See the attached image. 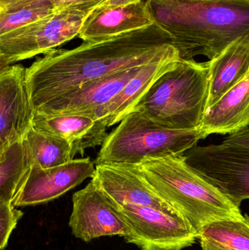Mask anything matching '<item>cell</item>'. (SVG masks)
I'll return each instance as SVG.
<instances>
[{
	"label": "cell",
	"instance_id": "cell-12",
	"mask_svg": "<svg viewBox=\"0 0 249 250\" xmlns=\"http://www.w3.org/2000/svg\"><path fill=\"white\" fill-rule=\"evenodd\" d=\"M92 180L115 205L146 206L178 212L152 189L137 165H98Z\"/></svg>",
	"mask_w": 249,
	"mask_h": 250
},
{
	"label": "cell",
	"instance_id": "cell-17",
	"mask_svg": "<svg viewBox=\"0 0 249 250\" xmlns=\"http://www.w3.org/2000/svg\"><path fill=\"white\" fill-rule=\"evenodd\" d=\"M249 126V73L206 109L199 129L212 134H232Z\"/></svg>",
	"mask_w": 249,
	"mask_h": 250
},
{
	"label": "cell",
	"instance_id": "cell-5",
	"mask_svg": "<svg viewBox=\"0 0 249 250\" xmlns=\"http://www.w3.org/2000/svg\"><path fill=\"white\" fill-rule=\"evenodd\" d=\"M206 138L201 129H169L132 111L108 134L95 163L139 165L146 157L184 154Z\"/></svg>",
	"mask_w": 249,
	"mask_h": 250
},
{
	"label": "cell",
	"instance_id": "cell-20",
	"mask_svg": "<svg viewBox=\"0 0 249 250\" xmlns=\"http://www.w3.org/2000/svg\"><path fill=\"white\" fill-rule=\"evenodd\" d=\"M34 164L42 168L57 167L74 160L71 146L61 138L38 130L33 126L26 134Z\"/></svg>",
	"mask_w": 249,
	"mask_h": 250
},
{
	"label": "cell",
	"instance_id": "cell-10",
	"mask_svg": "<svg viewBox=\"0 0 249 250\" xmlns=\"http://www.w3.org/2000/svg\"><path fill=\"white\" fill-rule=\"evenodd\" d=\"M35 114L26 68L12 64L0 69V149L24 139Z\"/></svg>",
	"mask_w": 249,
	"mask_h": 250
},
{
	"label": "cell",
	"instance_id": "cell-4",
	"mask_svg": "<svg viewBox=\"0 0 249 250\" xmlns=\"http://www.w3.org/2000/svg\"><path fill=\"white\" fill-rule=\"evenodd\" d=\"M209 84V62L181 59L155 82L132 111L169 129H199L207 108Z\"/></svg>",
	"mask_w": 249,
	"mask_h": 250
},
{
	"label": "cell",
	"instance_id": "cell-3",
	"mask_svg": "<svg viewBox=\"0 0 249 250\" xmlns=\"http://www.w3.org/2000/svg\"><path fill=\"white\" fill-rule=\"evenodd\" d=\"M137 166L152 189L198 235L211 223L244 217L240 207L196 172L184 154L146 157Z\"/></svg>",
	"mask_w": 249,
	"mask_h": 250
},
{
	"label": "cell",
	"instance_id": "cell-6",
	"mask_svg": "<svg viewBox=\"0 0 249 250\" xmlns=\"http://www.w3.org/2000/svg\"><path fill=\"white\" fill-rule=\"evenodd\" d=\"M98 6L84 4L55 10L35 23L0 35V69L47 54L78 37L85 21Z\"/></svg>",
	"mask_w": 249,
	"mask_h": 250
},
{
	"label": "cell",
	"instance_id": "cell-22",
	"mask_svg": "<svg viewBox=\"0 0 249 250\" xmlns=\"http://www.w3.org/2000/svg\"><path fill=\"white\" fill-rule=\"evenodd\" d=\"M54 11L51 0H29L0 8V35L35 23Z\"/></svg>",
	"mask_w": 249,
	"mask_h": 250
},
{
	"label": "cell",
	"instance_id": "cell-11",
	"mask_svg": "<svg viewBox=\"0 0 249 250\" xmlns=\"http://www.w3.org/2000/svg\"><path fill=\"white\" fill-rule=\"evenodd\" d=\"M96 173V165L89 157L42 168L33 164L30 173L16 195L15 207H32L51 202L83 183Z\"/></svg>",
	"mask_w": 249,
	"mask_h": 250
},
{
	"label": "cell",
	"instance_id": "cell-26",
	"mask_svg": "<svg viewBox=\"0 0 249 250\" xmlns=\"http://www.w3.org/2000/svg\"><path fill=\"white\" fill-rule=\"evenodd\" d=\"M141 1L142 0H107L100 5L102 7H115L137 4Z\"/></svg>",
	"mask_w": 249,
	"mask_h": 250
},
{
	"label": "cell",
	"instance_id": "cell-28",
	"mask_svg": "<svg viewBox=\"0 0 249 250\" xmlns=\"http://www.w3.org/2000/svg\"><path fill=\"white\" fill-rule=\"evenodd\" d=\"M26 1H29V0H0V8Z\"/></svg>",
	"mask_w": 249,
	"mask_h": 250
},
{
	"label": "cell",
	"instance_id": "cell-1",
	"mask_svg": "<svg viewBox=\"0 0 249 250\" xmlns=\"http://www.w3.org/2000/svg\"><path fill=\"white\" fill-rule=\"evenodd\" d=\"M178 55L171 35L153 23L73 49L53 50L26 68V80L36 110L88 82Z\"/></svg>",
	"mask_w": 249,
	"mask_h": 250
},
{
	"label": "cell",
	"instance_id": "cell-13",
	"mask_svg": "<svg viewBox=\"0 0 249 250\" xmlns=\"http://www.w3.org/2000/svg\"><path fill=\"white\" fill-rule=\"evenodd\" d=\"M143 66L121 70L88 82L35 111L47 115L80 114L89 116L114 99Z\"/></svg>",
	"mask_w": 249,
	"mask_h": 250
},
{
	"label": "cell",
	"instance_id": "cell-8",
	"mask_svg": "<svg viewBox=\"0 0 249 250\" xmlns=\"http://www.w3.org/2000/svg\"><path fill=\"white\" fill-rule=\"evenodd\" d=\"M184 156L196 172L237 207L249 199V149L223 144L196 145Z\"/></svg>",
	"mask_w": 249,
	"mask_h": 250
},
{
	"label": "cell",
	"instance_id": "cell-18",
	"mask_svg": "<svg viewBox=\"0 0 249 250\" xmlns=\"http://www.w3.org/2000/svg\"><path fill=\"white\" fill-rule=\"evenodd\" d=\"M249 73V34L227 47L209 61V98L207 109L225 92Z\"/></svg>",
	"mask_w": 249,
	"mask_h": 250
},
{
	"label": "cell",
	"instance_id": "cell-21",
	"mask_svg": "<svg viewBox=\"0 0 249 250\" xmlns=\"http://www.w3.org/2000/svg\"><path fill=\"white\" fill-rule=\"evenodd\" d=\"M198 239L234 250H249V216L211 223L200 231Z\"/></svg>",
	"mask_w": 249,
	"mask_h": 250
},
{
	"label": "cell",
	"instance_id": "cell-27",
	"mask_svg": "<svg viewBox=\"0 0 249 250\" xmlns=\"http://www.w3.org/2000/svg\"><path fill=\"white\" fill-rule=\"evenodd\" d=\"M200 243L202 250H234L230 249V248L210 243V242H206V241H200Z\"/></svg>",
	"mask_w": 249,
	"mask_h": 250
},
{
	"label": "cell",
	"instance_id": "cell-19",
	"mask_svg": "<svg viewBox=\"0 0 249 250\" xmlns=\"http://www.w3.org/2000/svg\"><path fill=\"white\" fill-rule=\"evenodd\" d=\"M33 164V157L25 138L0 149V202L13 204Z\"/></svg>",
	"mask_w": 249,
	"mask_h": 250
},
{
	"label": "cell",
	"instance_id": "cell-24",
	"mask_svg": "<svg viewBox=\"0 0 249 250\" xmlns=\"http://www.w3.org/2000/svg\"><path fill=\"white\" fill-rule=\"evenodd\" d=\"M222 144L249 149V126L227 137Z\"/></svg>",
	"mask_w": 249,
	"mask_h": 250
},
{
	"label": "cell",
	"instance_id": "cell-15",
	"mask_svg": "<svg viewBox=\"0 0 249 250\" xmlns=\"http://www.w3.org/2000/svg\"><path fill=\"white\" fill-rule=\"evenodd\" d=\"M33 126L67 141L76 155H83L87 148L102 146L108 135L104 122L84 114L47 115L35 111Z\"/></svg>",
	"mask_w": 249,
	"mask_h": 250
},
{
	"label": "cell",
	"instance_id": "cell-9",
	"mask_svg": "<svg viewBox=\"0 0 249 250\" xmlns=\"http://www.w3.org/2000/svg\"><path fill=\"white\" fill-rule=\"evenodd\" d=\"M69 226L73 236L85 242L102 236L124 238L129 233L115 206L92 180L73 195Z\"/></svg>",
	"mask_w": 249,
	"mask_h": 250
},
{
	"label": "cell",
	"instance_id": "cell-25",
	"mask_svg": "<svg viewBox=\"0 0 249 250\" xmlns=\"http://www.w3.org/2000/svg\"><path fill=\"white\" fill-rule=\"evenodd\" d=\"M107 0H51L55 7V10H61L73 6L84 5V4H98L100 5Z\"/></svg>",
	"mask_w": 249,
	"mask_h": 250
},
{
	"label": "cell",
	"instance_id": "cell-16",
	"mask_svg": "<svg viewBox=\"0 0 249 250\" xmlns=\"http://www.w3.org/2000/svg\"><path fill=\"white\" fill-rule=\"evenodd\" d=\"M180 60L179 55L174 56L143 66L114 99L89 117L104 122L108 127L121 123L134 109L155 82L162 75L174 68Z\"/></svg>",
	"mask_w": 249,
	"mask_h": 250
},
{
	"label": "cell",
	"instance_id": "cell-7",
	"mask_svg": "<svg viewBox=\"0 0 249 250\" xmlns=\"http://www.w3.org/2000/svg\"><path fill=\"white\" fill-rule=\"evenodd\" d=\"M114 205L128 227L124 241L141 250H182L199 239L198 233L178 212L133 204Z\"/></svg>",
	"mask_w": 249,
	"mask_h": 250
},
{
	"label": "cell",
	"instance_id": "cell-14",
	"mask_svg": "<svg viewBox=\"0 0 249 250\" xmlns=\"http://www.w3.org/2000/svg\"><path fill=\"white\" fill-rule=\"evenodd\" d=\"M153 23L146 1L115 7L99 5L85 21L78 38L83 42H96L148 27Z\"/></svg>",
	"mask_w": 249,
	"mask_h": 250
},
{
	"label": "cell",
	"instance_id": "cell-2",
	"mask_svg": "<svg viewBox=\"0 0 249 250\" xmlns=\"http://www.w3.org/2000/svg\"><path fill=\"white\" fill-rule=\"evenodd\" d=\"M153 23L168 32L180 58H216L249 34V0H146Z\"/></svg>",
	"mask_w": 249,
	"mask_h": 250
},
{
	"label": "cell",
	"instance_id": "cell-23",
	"mask_svg": "<svg viewBox=\"0 0 249 250\" xmlns=\"http://www.w3.org/2000/svg\"><path fill=\"white\" fill-rule=\"evenodd\" d=\"M23 216L13 204L0 202V250L7 248L10 235Z\"/></svg>",
	"mask_w": 249,
	"mask_h": 250
}]
</instances>
